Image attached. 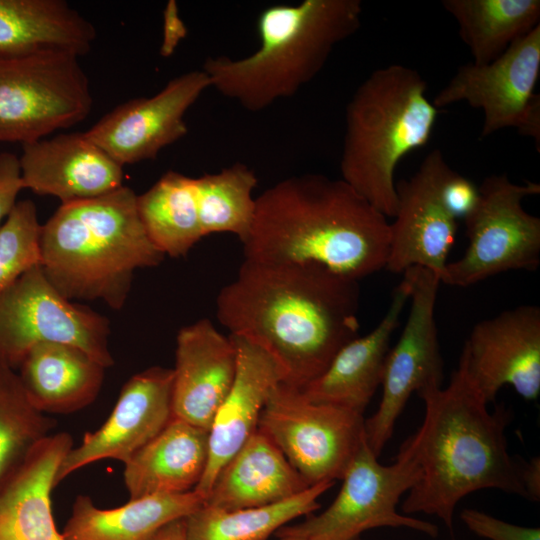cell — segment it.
Returning a JSON list of instances; mask_svg holds the SVG:
<instances>
[{"instance_id": "2", "label": "cell", "mask_w": 540, "mask_h": 540, "mask_svg": "<svg viewBox=\"0 0 540 540\" xmlns=\"http://www.w3.org/2000/svg\"><path fill=\"white\" fill-rule=\"evenodd\" d=\"M417 394L424 418L399 448L419 470L401 506L405 515H434L452 532L458 503L473 492L495 489L526 499L505 435L510 408L502 403L489 411L461 364L447 387Z\"/></svg>"}, {"instance_id": "26", "label": "cell", "mask_w": 540, "mask_h": 540, "mask_svg": "<svg viewBox=\"0 0 540 540\" xmlns=\"http://www.w3.org/2000/svg\"><path fill=\"white\" fill-rule=\"evenodd\" d=\"M93 24L63 0H0V56L88 53Z\"/></svg>"}, {"instance_id": "19", "label": "cell", "mask_w": 540, "mask_h": 540, "mask_svg": "<svg viewBox=\"0 0 540 540\" xmlns=\"http://www.w3.org/2000/svg\"><path fill=\"white\" fill-rule=\"evenodd\" d=\"M24 189L63 203L98 197L123 186V167L85 133H62L23 144Z\"/></svg>"}, {"instance_id": "6", "label": "cell", "mask_w": 540, "mask_h": 540, "mask_svg": "<svg viewBox=\"0 0 540 540\" xmlns=\"http://www.w3.org/2000/svg\"><path fill=\"white\" fill-rule=\"evenodd\" d=\"M421 74L401 64L374 70L346 107L342 180L385 217H394L400 160L429 141L438 109Z\"/></svg>"}, {"instance_id": "34", "label": "cell", "mask_w": 540, "mask_h": 540, "mask_svg": "<svg viewBox=\"0 0 540 540\" xmlns=\"http://www.w3.org/2000/svg\"><path fill=\"white\" fill-rule=\"evenodd\" d=\"M460 519L472 533L488 540H540L538 527L511 524L473 508L463 509Z\"/></svg>"}, {"instance_id": "30", "label": "cell", "mask_w": 540, "mask_h": 540, "mask_svg": "<svg viewBox=\"0 0 540 540\" xmlns=\"http://www.w3.org/2000/svg\"><path fill=\"white\" fill-rule=\"evenodd\" d=\"M335 482L310 486L284 501L260 507L222 510L202 505L185 520L187 540H268L288 522L320 508L318 499Z\"/></svg>"}, {"instance_id": "35", "label": "cell", "mask_w": 540, "mask_h": 540, "mask_svg": "<svg viewBox=\"0 0 540 540\" xmlns=\"http://www.w3.org/2000/svg\"><path fill=\"white\" fill-rule=\"evenodd\" d=\"M478 187L451 168L443 178L440 197L445 209L456 220L465 218L478 200Z\"/></svg>"}, {"instance_id": "3", "label": "cell", "mask_w": 540, "mask_h": 540, "mask_svg": "<svg viewBox=\"0 0 540 540\" xmlns=\"http://www.w3.org/2000/svg\"><path fill=\"white\" fill-rule=\"evenodd\" d=\"M342 179L307 173L255 198L244 259L317 264L360 281L385 269L390 223Z\"/></svg>"}, {"instance_id": "13", "label": "cell", "mask_w": 540, "mask_h": 540, "mask_svg": "<svg viewBox=\"0 0 540 540\" xmlns=\"http://www.w3.org/2000/svg\"><path fill=\"white\" fill-rule=\"evenodd\" d=\"M459 364L489 404L510 385L525 400L540 394V308L521 305L476 323Z\"/></svg>"}, {"instance_id": "33", "label": "cell", "mask_w": 540, "mask_h": 540, "mask_svg": "<svg viewBox=\"0 0 540 540\" xmlns=\"http://www.w3.org/2000/svg\"><path fill=\"white\" fill-rule=\"evenodd\" d=\"M42 225L35 203L17 201L0 227V295L29 269L40 265Z\"/></svg>"}, {"instance_id": "14", "label": "cell", "mask_w": 540, "mask_h": 540, "mask_svg": "<svg viewBox=\"0 0 540 540\" xmlns=\"http://www.w3.org/2000/svg\"><path fill=\"white\" fill-rule=\"evenodd\" d=\"M209 87L210 79L202 69L189 71L152 97L118 105L84 133L122 167L155 159L164 147L188 133L184 115Z\"/></svg>"}, {"instance_id": "10", "label": "cell", "mask_w": 540, "mask_h": 540, "mask_svg": "<svg viewBox=\"0 0 540 540\" xmlns=\"http://www.w3.org/2000/svg\"><path fill=\"white\" fill-rule=\"evenodd\" d=\"M364 422L363 414L310 401L299 389L280 382L268 397L257 429L312 486L342 479L366 440Z\"/></svg>"}, {"instance_id": "25", "label": "cell", "mask_w": 540, "mask_h": 540, "mask_svg": "<svg viewBox=\"0 0 540 540\" xmlns=\"http://www.w3.org/2000/svg\"><path fill=\"white\" fill-rule=\"evenodd\" d=\"M30 402L45 414H68L99 395L105 367L82 349L65 343L35 345L18 367Z\"/></svg>"}, {"instance_id": "32", "label": "cell", "mask_w": 540, "mask_h": 540, "mask_svg": "<svg viewBox=\"0 0 540 540\" xmlns=\"http://www.w3.org/2000/svg\"><path fill=\"white\" fill-rule=\"evenodd\" d=\"M55 426L30 402L18 372L0 363V487Z\"/></svg>"}, {"instance_id": "8", "label": "cell", "mask_w": 540, "mask_h": 540, "mask_svg": "<svg viewBox=\"0 0 540 540\" xmlns=\"http://www.w3.org/2000/svg\"><path fill=\"white\" fill-rule=\"evenodd\" d=\"M478 200L464 218L468 246L448 262L441 283L467 287L510 270L534 271L540 264V219L528 213L525 197L540 193L531 181L516 184L494 174L478 187Z\"/></svg>"}, {"instance_id": "21", "label": "cell", "mask_w": 540, "mask_h": 540, "mask_svg": "<svg viewBox=\"0 0 540 540\" xmlns=\"http://www.w3.org/2000/svg\"><path fill=\"white\" fill-rule=\"evenodd\" d=\"M230 336L237 350L236 374L212 422L207 466L194 489L204 500L220 469L257 430L270 393L282 382L277 364L263 349Z\"/></svg>"}, {"instance_id": "12", "label": "cell", "mask_w": 540, "mask_h": 540, "mask_svg": "<svg viewBox=\"0 0 540 540\" xmlns=\"http://www.w3.org/2000/svg\"><path fill=\"white\" fill-rule=\"evenodd\" d=\"M411 274L410 310L402 333L386 356L377 410L364 422L365 438L379 457L413 393L442 387L444 362L435 321L439 276L422 267Z\"/></svg>"}, {"instance_id": "16", "label": "cell", "mask_w": 540, "mask_h": 540, "mask_svg": "<svg viewBox=\"0 0 540 540\" xmlns=\"http://www.w3.org/2000/svg\"><path fill=\"white\" fill-rule=\"evenodd\" d=\"M540 73V25L515 40L490 63L459 67L431 101L434 107L466 102L481 109V137L517 128L534 96Z\"/></svg>"}, {"instance_id": "1", "label": "cell", "mask_w": 540, "mask_h": 540, "mask_svg": "<svg viewBox=\"0 0 540 540\" xmlns=\"http://www.w3.org/2000/svg\"><path fill=\"white\" fill-rule=\"evenodd\" d=\"M359 281L317 264L245 260L216 299L229 335L263 349L282 382L301 389L358 336Z\"/></svg>"}, {"instance_id": "29", "label": "cell", "mask_w": 540, "mask_h": 540, "mask_svg": "<svg viewBox=\"0 0 540 540\" xmlns=\"http://www.w3.org/2000/svg\"><path fill=\"white\" fill-rule=\"evenodd\" d=\"M137 210L149 239L164 256H185L204 237L192 177L166 172L137 195Z\"/></svg>"}, {"instance_id": "28", "label": "cell", "mask_w": 540, "mask_h": 540, "mask_svg": "<svg viewBox=\"0 0 540 540\" xmlns=\"http://www.w3.org/2000/svg\"><path fill=\"white\" fill-rule=\"evenodd\" d=\"M441 4L458 23L460 38L476 65L495 60L540 25L539 0H443Z\"/></svg>"}, {"instance_id": "15", "label": "cell", "mask_w": 540, "mask_h": 540, "mask_svg": "<svg viewBox=\"0 0 540 540\" xmlns=\"http://www.w3.org/2000/svg\"><path fill=\"white\" fill-rule=\"evenodd\" d=\"M449 169L442 151L434 149L412 177L395 184L397 210L390 223L386 270L404 273L422 267L436 273L441 281L458 228L440 197Z\"/></svg>"}, {"instance_id": "11", "label": "cell", "mask_w": 540, "mask_h": 540, "mask_svg": "<svg viewBox=\"0 0 540 540\" xmlns=\"http://www.w3.org/2000/svg\"><path fill=\"white\" fill-rule=\"evenodd\" d=\"M108 318L63 297L40 265L20 276L0 295V363L17 369L37 344L76 346L103 367L114 365Z\"/></svg>"}, {"instance_id": "24", "label": "cell", "mask_w": 540, "mask_h": 540, "mask_svg": "<svg viewBox=\"0 0 540 540\" xmlns=\"http://www.w3.org/2000/svg\"><path fill=\"white\" fill-rule=\"evenodd\" d=\"M208 456L209 431L173 416L124 463L129 499L193 491L203 477Z\"/></svg>"}, {"instance_id": "31", "label": "cell", "mask_w": 540, "mask_h": 540, "mask_svg": "<svg viewBox=\"0 0 540 540\" xmlns=\"http://www.w3.org/2000/svg\"><path fill=\"white\" fill-rule=\"evenodd\" d=\"M257 183L255 172L241 162L194 178L204 237L213 233H232L241 242L245 240L254 216L252 192Z\"/></svg>"}, {"instance_id": "37", "label": "cell", "mask_w": 540, "mask_h": 540, "mask_svg": "<svg viewBox=\"0 0 540 540\" xmlns=\"http://www.w3.org/2000/svg\"><path fill=\"white\" fill-rule=\"evenodd\" d=\"M186 34L187 28L179 16L177 3L175 0H169L163 11V38L160 54L163 57L171 56Z\"/></svg>"}, {"instance_id": "18", "label": "cell", "mask_w": 540, "mask_h": 540, "mask_svg": "<svg viewBox=\"0 0 540 540\" xmlns=\"http://www.w3.org/2000/svg\"><path fill=\"white\" fill-rule=\"evenodd\" d=\"M236 366L233 338L220 333L209 319L182 327L172 369L173 416L210 431L233 384Z\"/></svg>"}, {"instance_id": "41", "label": "cell", "mask_w": 540, "mask_h": 540, "mask_svg": "<svg viewBox=\"0 0 540 540\" xmlns=\"http://www.w3.org/2000/svg\"><path fill=\"white\" fill-rule=\"evenodd\" d=\"M279 540H305L303 538L292 535H277Z\"/></svg>"}, {"instance_id": "20", "label": "cell", "mask_w": 540, "mask_h": 540, "mask_svg": "<svg viewBox=\"0 0 540 540\" xmlns=\"http://www.w3.org/2000/svg\"><path fill=\"white\" fill-rule=\"evenodd\" d=\"M411 284V274L406 270L378 325L342 346L324 372L299 389L307 399L364 414L381 386L391 337L409 301Z\"/></svg>"}, {"instance_id": "36", "label": "cell", "mask_w": 540, "mask_h": 540, "mask_svg": "<svg viewBox=\"0 0 540 540\" xmlns=\"http://www.w3.org/2000/svg\"><path fill=\"white\" fill-rule=\"evenodd\" d=\"M24 189L19 158L12 153L0 154V227L15 204L20 191Z\"/></svg>"}, {"instance_id": "4", "label": "cell", "mask_w": 540, "mask_h": 540, "mask_svg": "<svg viewBox=\"0 0 540 540\" xmlns=\"http://www.w3.org/2000/svg\"><path fill=\"white\" fill-rule=\"evenodd\" d=\"M164 255L149 239L128 186L63 203L42 225L40 267L70 301L101 300L120 310L138 269L159 265Z\"/></svg>"}, {"instance_id": "23", "label": "cell", "mask_w": 540, "mask_h": 540, "mask_svg": "<svg viewBox=\"0 0 540 540\" xmlns=\"http://www.w3.org/2000/svg\"><path fill=\"white\" fill-rule=\"evenodd\" d=\"M309 487L274 442L257 429L220 469L204 505L222 510L266 506Z\"/></svg>"}, {"instance_id": "7", "label": "cell", "mask_w": 540, "mask_h": 540, "mask_svg": "<svg viewBox=\"0 0 540 540\" xmlns=\"http://www.w3.org/2000/svg\"><path fill=\"white\" fill-rule=\"evenodd\" d=\"M76 55L0 56V142L32 143L84 120L93 99Z\"/></svg>"}, {"instance_id": "17", "label": "cell", "mask_w": 540, "mask_h": 540, "mask_svg": "<svg viewBox=\"0 0 540 540\" xmlns=\"http://www.w3.org/2000/svg\"><path fill=\"white\" fill-rule=\"evenodd\" d=\"M173 371L149 367L123 385L117 402L100 428L83 436L62 460L55 486L79 469L100 460L125 463L171 420Z\"/></svg>"}, {"instance_id": "38", "label": "cell", "mask_w": 540, "mask_h": 540, "mask_svg": "<svg viewBox=\"0 0 540 540\" xmlns=\"http://www.w3.org/2000/svg\"><path fill=\"white\" fill-rule=\"evenodd\" d=\"M519 476L526 493V499L539 502L540 500V458L535 456L528 462L519 463Z\"/></svg>"}, {"instance_id": "39", "label": "cell", "mask_w": 540, "mask_h": 540, "mask_svg": "<svg viewBox=\"0 0 540 540\" xmlns=\"http://www.w3.org/2000/svg\"><path fill=\"white\" fill-rule=\"evenodd\" d=\"M519 134L534 139L537 150L540 148V95L534 94L525 115L517 127Z\"/></svg>"}, {"instance_id": "27", "label": "cell", "mask_w": 540, "mask_h": 540, "mask_svg": "<svg viewBox=\"0 0 540 540\" xmlns=\"http://www.w3.org/2000/svg\"><path fill=\"white\" fill-rule=\"evenodd\" d=\"M203 504V497L194 490L129 499L108 509L79 495L62 534L66 540H149L162 527L186 518Z\"/></svg>"}, {"instance_id": "22", "label": "cell", "mask_w": 540, "mask_h": 540, "mask_svg": "<svg viewBox=\"0 0 540 540\" xmlns=\"http://www.w3.org/2000/svg\"><path fill=\"white\" fill-rule=\"evenodd\" d=\"M73 447L69 433H52L0 487V540H66L55 525L51 492Z\"/></svg>"}, {"instance_id": "40", "label": "cell", "mask_w": 540, "mask_h": 540, "mask_svg": "<svg viewBox=\"0 0 540 540\" xmlns=\"http://www.w3.org/2000/svg\"><path fill=\"white\" fill-rule=\"evenodd\" d=\"M184 519L170 522L157 531L149 540H187Z\"/></svg>"}, {"instance_id": "5", "label": "cell", "mask_w": 540, "mask_h": 540, "mask_svg": "<svg viewBox=\"0 0 540 540\" xmlns=\"http://www.w3.org/2000/svg\"><path fill=\"white\" fill-rule=\"evenodd\" d=\"M362 11L360 0L270 5L258 16L260 46L254 53L208 57L202 70L221 95L247 111H262L310 82L334 47L359 30Z\"/></svg>"}, {"instance_id": "9", "label": "cell", "mask_w": 540, "mask_h": 540, "mask_svg": "<svg viewBox=\"0 0 540 540\" xmlns=\"http://www.w3.org/2000/svg\"><path fill=\"white\" fill-rule=\"evenodd\" d=\"M418 479L419 470L410 457L399 451L392 464L384 465L365 440L342 477L333 502L321 513L285 525L275 534L305 540H360L367 530L391 527L436 537L437 525L397 511L401 496Z\"/></svg>"}]
</instances>
